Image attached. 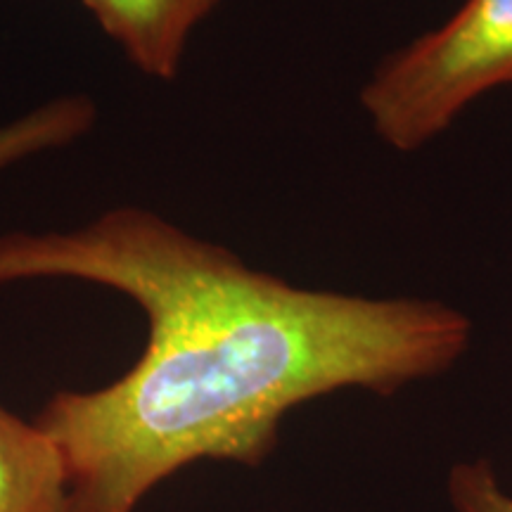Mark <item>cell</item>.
I'll return each instance as SVG.
<instances>
[{
  "label": "cell",
  "instance_id": "6da1fadb",
  "mask_svg": "<svg viewBox=\"0 0 512 512\" xmlns=\"http://www.w3.org/2000/svg\"><path fill=\"white\" fill-rule=\"evenodd\" d=\"M34 278L112 287L147 318L136 366L36 415L67 460L69 512H136L200 460L259 467L299 403L392 396L472 342V320L439 299L306 290L138 207L74 233L0 235V285Z\"/></svg>",
  "mask_w": 512,
  "mask_h": 512
},
{
  "label": "cell",
  "instance_id": "7a4b0ae2",
  "mask_svg": "<svg viewBox=\"0 0 512 512\" xmlns=\"http://www.w3.org/2000/svg\"><path fill=\"white\" fill-rule=\"evenodd\" d=\"M501 86H512V0H463L441 27L384 57L361 107L384 143L413 152Z\"/></svg>",
  "mask_w": 512,
  "mask_h": 512
},
{
  "label": "cell",
  "instance_id": "3957f363",
  "mask_svg": "<svg viewBox=\"0 0 512 512\" xmlns=\"http://www.w3.org/2000/svg\"><path fill=\"white\" fill-rule=\"evenodd\" d=\"M221 0H83L140 72L174 79L192 29Z\"/></svg>",
  "mask_w": 512,
  "mask_h": 512
},
{
  "label": "cell",
  "instance_id": "277c9868",
  "mask_svg": "<svg viewBox=\"0 0 512 512\" xmlns=\"http://www.w3.org/2000/svg\"><path fill=\"white\" fill-rule=\"evenodd\" d=\"M0 512H69L67 460L57 441L0 403Z\"/></svg>",
  "mask_w": 512,
  "mask_h": 512
},
{
  "label": "cell",
  "instance_id": "5b68a950",
  "mask_svg": "<svg viewBox=\"0 0 512 512\" xmlns=\"http://www.w3.org/2000/svg\"><path fill=\"white\" fill-rule=\"evenodd\" d=\"M95 105L83 95H67L0 126V169L19 159L67 145L91 131Z\"/></svg>",
  "mask_w": 512,
  "mask_h": 512
},
{
  "label": "cell",
  "instance_id": "8992f818",
  "mask_svg": "<svg viewBox=\"0 0 512 512\" xmlns=\"http://www.w3.org/2000/svg\"><path fill=\"white\" fill-rule=\"evenodd\" d=\"M446 494L453 512H512V491L486 458L463 460L448 470Z\"/></svg>",
  "mask_w": 512,
  "mask_h": 512
}]
</instances>
